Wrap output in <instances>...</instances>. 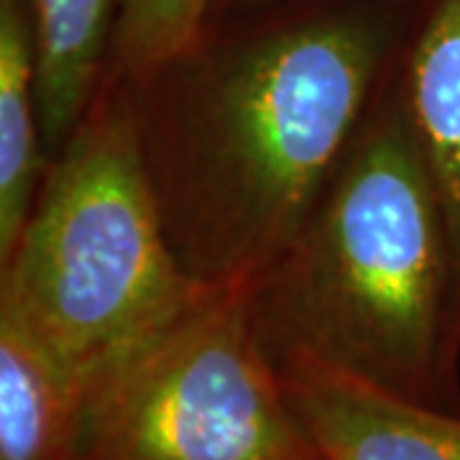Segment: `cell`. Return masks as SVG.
I'll list each match as a JSON object with an SVG mask.
<instances>
[{"label":"cell","instance_id":"277c9868","mask_svg":"<svg viewBox=\"0 0 460 460\" xmlns=\"http://www.w3.org/2000/svg\"><path fill=\"white\" fill-rule=\"evenodd\" d=\"M84 460H323L253 328L248 289L195 310L95 381Z\"/></svg>","mask_w":460,"mask_h":460},{"label":"cell","instance_id":"8fae6325","mask_svg":"<svg viewBox=\"0 0 460 460\" xmlns=\"http://www.w3.org/2000/svg\"><path fill=\"white\" fill-rule=\"evenodd\" d=\"M277 3H287V0H213V3H210L208 21H210V18L238 16V13L259 11V8H266V5H277ZM208 21H205V23H208Z\"/></svg>","mask_w":460,"mask_h":460},{"label":"cell","instance_id":"9c48e42d","mask_svg":"<svg viewBox=\"0 0 460 460\" xmlns=\"http://www.w3.org/2000/svg\"><path fill=\"white\" fill-rule=\"evenodd\" d=\"M49 166L26 0H0V261L13 251Z\"/></svg>","mask_w":460,"mask_h":460},{"label":"cell","instance_id":"8992f818","mask_svg":"<svg viewBox=\"0 0 460 460\" xmlns=\"http://www.w3.org/2000/svg\"><path fill=\"white\" fill-rule=\"evenodd\" d=\"M396 87L443 210L460 323V0H414Z\"/></svg>","mask_w":460,"mask_h":460},{"label":"cell","instance_id":"7a4b0ae2","mask_svg":"<svg viewBox=\"0 0 460 460\" xmlns=\"http://www.w3.org/2000/svg\"><path fill=\"white\" fill-rule=\"evenodd\" d=\"M248 305L274 363L310 358L460 411L450 241L396 66L302 228L248 287Z\"/></svg>","mask_w":460,"mask_h":460},{"label":"cell","instance_id":"30bf717a","mask_svg":"<svg viewBox=\"0 0 460 460\" xmlns=\"http://www.w3.org/2000/svg\"><path fill=\"white\" fill-rule=\"evenodd\" d=\"M213 0H123L108 69L136 80L184 49L205 26Z\"/></svg>","mask_w":460,"mask_h":460},{"label":"cell","instance_id":"52a82bcc","mask_svg":"<svg viewBox=\"0 0 460 460\" xmlns=\"http://www.w3.org/2000/svg\"><path fill=\"white\" fill-rule=\"evenodd\" d=\"M84 399L83 381L0 310V460H84Z\"/></svg>","mask_w":460,"mask_h":460},{"label":"cell","instance_id":"6da1fadb","mask_svg":"<svg viewBox=\"0 0 460 460\" xmlns=\"http://www.w3.org/2000/svg\"><path fill=\"white\" fill-rule=\"evenodd\" d=\"M414 0H287L210 18L131 80L184 271L248 289L279 259L394 72Z\"/></svg>","mask_w":460,"mask_h":460},{"label":"cell","instance_id":"5b68a950","mask_svg":"<svg viewBox=\"0 0 460 460\" xmlns=\"http://www.w3.org/2000/svg\"><path fill=\"white\" fill-rule=\"evenodd\" d=\"M323 460H460V411L396 396L310 358L277 361Z\"/></svg>","mask_w":460,"mask_h":460},{"label":"cell","instance_id":"3957f363","mask_svg":"<svg viewBox=\"0 0 460 460\" xmlns=\"http://www.w3.org/2000/svg\"><path fill=\"white\" fill-rule=\"evenodd\" d=\"M210 292L184 271L166 235L131 80L105 69L77 128L49 159L16 246L0 261V310L90 392Z\"/></svg>","mask_w":460,"mask_h":460},{"label":"cell","instance_id":"ba28073f","mask_svg":"<svg viewBox=\"0 0 460 460\" xmlns=\"http://www.w3.org/2000/svg\"><path fill=\"white\" fill-rule=\"evenodd\" d=\"M49 159L77 128L111 62L123 0H26Z\"/></svg>","mask_w":460,"mask_h":460}]
</instances>
